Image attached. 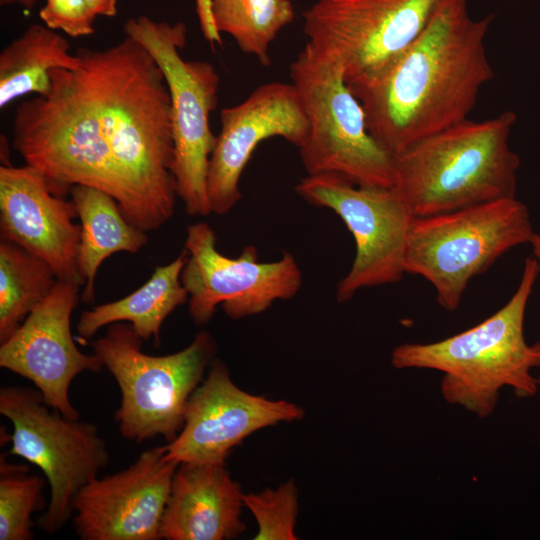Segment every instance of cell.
I'll return each mask as SVG.
<instances>
[{"label":"cell","instance_id":"6da1fadb","mask_svg":"<svg viewBox=\"0 0 540 540\" xmlns=\"http://www.w3.org/2000/svg\"><path fill=\"white\" fill-rule=\"evenodd\" d=\"M75 69L50 71L46 95L22 101L13 148L65 198L74 185L112 196L149 232L174 214L171 99L150 53L125 35L104 49L80 48Z\"/></svg>","mask_w":540,"mask_h":540},{"label":"cell","instance_id":"7a4b0ae2","mask_svg":"<svg viewBox=\"0 0 540 540\" xmlns=\"http://www.w3.org/2000/svg\"><path fill=\"white\" fill-rule=\"evenodd\" d=\"M493 21L470 16L466 0H443L424 31L374 76L351 85L370 133L398 155L467 119L494 77L485 39Z\"/></svg>","mask_w":540,"mask_h":540},{"label":"cell","instance_id":"3957f363","mask_svg":"<svg viewBox=\"0 0 540 540\" xmlns=\"http://www.w3.org/2000/svg\"><path fill=\"white\" fill-rule=\"evenodd\" d=\"M537 260L527 257L518 287L509 301L481 323L431 343H403L391 352L396 369H431L443 374L444 400L479 418L495 411L500 391L512 389L518 398L539 392L540 342L529 344L524 319L539 275Z\"/></svg>","mask_w":540,"mask_h":540},{"label":"cell","instance_id":"277c9868","mask_svg":"<svg viewBox=\"0 0 540 540\" xmlns=\"http://www.w3.org/2000/svg\"><path fill=\"white\" fill-rule=\"evenodd\" d=\"M516 114L468 119L396 155L395 188L413 217L515 197L520 165L508 139Z\"/></svg>","mask_w":540,"mask_h":540},{"label":"cell","instance_id":"5b68a950","mask_svg":"<svg viewBox=\"0 0 540 540\" xmlns=\"http://www.w3.org/2000/svg\"><path fill=\"white\" fill-rule=\"evenodd\" d=\"M534 233L528 207L516 197L413 217L405 273L426 279L434 287L439 305L455 311L475 276L510 249L530 244Z\"/></svg>","mask_w":540,"mask_h":540},{"label":"cell","instance_id":"8992f818","mask_svg":"<svg viewBox=\"0 0 540 540\" xmlns=\"http://www.w3.org/2000/svg\"><path fill=\"white\" fill-rule=\"evenodd\" d=\"M108 326L92 347L120 388L121 403L115 413L120 433L137 443L157 436L173 441L183 426L190 395L214 360L213 336L202 330L184 349L152 356L142 351L143 339L130 324Z\"/></svg>","mask_w":540,"mask_h":540},{"label":"cell","instance_id":"52a82bcc","mask_svg":"<svg viewBox=\"0 0 540 540\" xmlns=\"http://www.w3.org/2000/svg\"><path fill=\"white\" fill-rule=\"evenodd\" d=\"M290 76L309 124L298 148L308 175L335 173L360 186L394 187L396 155L370 133L342 68L306 43Z\"/></svg>","mask_w":540,"mask_h":540},{"label":"cell","instance_id":"ba28073f","mask_svg":"<svg viewBox=\"0 0 540 540\" xmlns=\"http://www.w3.org/2000/svg\"><path fill=\"white\" fill-rule=\"evenodd\" d=\"M123 29L125 35L150 53L167 83L177 196L188 215L207 216L212 213L207 174L216 142L209 117L217 105L220 76L210 62L185 60L181 56L187 42V29L182 22L156 21L141 15L129 18Z\"/></svg>","mask_w":540,"mask_h":540},{"label":"cell","instance_id":"9c48e42d","mask_svg":"<svg viewBox=\"0 0 540 540\" xmlns=\"http://www.w3.org/2000/svg\"><path fill=\"white\" fill-rule=\"evenodd\" d=\"M0 413L13 426L9 453L39 467L49 483V503L37 526L54 534L73 516L79 491L107 467V444L97 426L51 408L38 389L2 387Z\"/></svg>","mask_w":540,"mask_h":540},{"label":"cell","instance_id":"30bf717a","mask_svg":"<svg viewBox=\"0 0 540 540\" xmlns=\"http://www.w3.org/2000/svg\"><path fill=\"white\" fill-rule=\"evenodd\" d=\"M443 0H317L303 12L314 49L336 62L348 85L397 58L424 31Z\"/></svg>","mask_w":540,"mask_h":540},{"label":"cell","instance_id":"8fae6325","mask_svg":"<svg viewBox=\"0 0 540 540\" xmlns=\"http://www.w3.org/2000/svg\"><path fill=\"white\" fill-rule=\"evenodd\" d=\"M295 191L308 203L334 211L354 238L355 257L338 284V302L363 288L401 280L413 216L395 187L360 186L339 174L319 173L303 178Z\"/></svg>","mask_w":540,"mask_h":540},{"label":"cell","instance_id":"7c38bea8","mask_svg":"<svg viewBox=\"0 0 540 540\" xmlns=\"http://www.w3.org/2000/svg\"><path fill=\"white\" fill-rule=\"evenodd\" d=\"M186 261L181 281L188 292V312L197 325L209 322L221 305L231 319L266 311L276 300L293 298L302 273L295 257L285 252L273 262H259L254 246L237 258L217 250L215 231L204 222L187 227Z\"/></svg>","mask_w":540,"mask_h":540},{"label":"cell","instance_id":"4fadbf2b","mask_svg":"<svg viewBox=\"0 0 540 540\" xmlns=\"http://www.w3.org/2000/svg\"><path fill=\"white\" fill-rule=\"evenodd\" d=\"M303 416V409L292 402L240 389L225 363L214 359L206 378L187 401L179 434L163 445L165 458L178 463L225 465L233 448L250 434Z\"/></svg>","mask_w":540,"mask_h":540},{"label":"cell","instance_id":"5bb4252c","mask_svg":"<svg viewBox=\"0 0 540 540\" xmlns=\"http://www.w3.org/2000/svg\"><path fill=\"white\" fill-rule=\"evenodd\" d=\"M79 288L57 280L50 294L0 343V366L30 380L48 406L73 419L79 413L69 397L72 380L104 367L95 353H82L72 336L71 316Z\"/></svg>","mask_w":540,"mask_h":540},{"label":"cell","instance_id":"9a60e30c","mask_svg":"<svg viewBox=\"0 0 540 540\" xmlns=\"http://www.w3.org/2000/svg\"><path fill=\"white\" fill-rule=\"evenodd\" d=\"M178 462L164 446L142 452L126 469L95 478L77 494L73 523L82 540H159Z\"/></svg>","mask_w":540,"mask_h":540},{"label":"cell","instance_id":"2e32d148","mask_svg":"<svg viewBox=\"0 0 540 540\" xmlns=\"http://www.w3.org/2000/svg\"><path fill=\"white\" fill-rule=\"evenodd\" d=\"M220 125L209 161L207 192L211 212L224 215L241 199L240 178L258 145L281 137L300 148L309 124L295 86L271 82L223 108Z\"/></svg>","mask_w":540,"mask_h":540},{"label":"cell","instance_id":"e0dca14e","mask_svg":"<svg viewBox=\"0 0 540 540\" xmlns=\"http://www.w3.org/2000/svg\"><path fill=\"white\" fill-rule=\"evenodd\" d=\"M72 200L55 195L31 165L0 167V237L47 262L58 280L85 284L78 268L81 226Z\"/></svg>","mask_w":540,"mask_h":540},{"label":"cell","instance_id":"ac0fdd59","mask_svg":"<svg viewBox=\"0 0 540 540\" xmlns=\"http://www.w3.org/2000/svg\"><path fill=\"white\" fill-rule=\"evenodd\" d=\"M244 494L224 465L179 463L162 519L166 540H229L240 535Z\"/></svg>","mask_w":540,"mask_h":540},{"label":"cell","instance_id":"d6986e66","mask_svg":"<svg viewBox=\"0 0 540 540\" xmlns=\"http://www.w3.org/2000/svg\"><path fill=\"white\" fill-rule=\"evenodd\" d=\"M186 257L184 250L170 263L156 267L151 277L134 292L84 311L77 324L79 338L88 340L106 325L129 322L144 341L153 338L158 346L164 320L178 306L188 302L189 295L181 281Z\"/></svg>","mask_w":540,"mask_h":540},{"label":"cell","instance_id":"ffe728a7","mask_svg":"<svg viewBox=\"0 0 540 540\" xmlns=\"http://www.w3.org/2000/svg\"><path fill=\"white\" fill-rule=\"evenodd\" d=\"M69 194L80 219L78 268L85 281L81 300L94 302L95 277L103 261L116 252L135 254L148 242L147 232L130 223L106 192L74 185Z\"/></svg>","mask_w":540,"mask_h":540},{"label":"cell","instance_id":"44dd1931","mask_svg":"<svg viewBox=\"0 0 540 540\" xmlns=\"http://www.w3.org/2000/svg\"><path fill=\"white\" fill-rule=\"evenodd\" d=\"M79 65L64 36L46 25H30L0 53L1 109L27 94L46 95L51 70Z\"/></svg>","mask_w":540,"mask_h":540},{"label":"cell","instance_id":"7402d4cb","mask_svg":"<svg viewBox=\"0 0 540 540\" xmlns=\"http://www.w3.org/2000/svg\"><path fill=\"white\" fill-rule=\"evenodd\" d=\"M57 277L50 265L25 248L0 242V343L50 294Z\"/></svg>","mask_w":540,"mask_h":540},{"label":"cell","instance_id":"603a6c76","mask_svg":"<svg viewBox=\"0 0 540 540\" xmlns=\"http://www.w3.org/2000/svg\"><path fill=\"white\" fill-rule=\"evenodd\" d=\"M214 24L230 35L240 50L267 66L278 33L295 17L291 0H210Z\"/></svg>","mask_w":540,"mask_h":540},{"label":"cell","instance_id":"cb8c5ba5","mask_svg":"<svg viewBox=\"0 0 540 540\" xmlns=\"http://www.w3.org/2000/svg\"><path fill=\"white\" fill-rule=\"evenodd\" d=\"M27 471L26 466L10 465L1 457L0 540L32 539L31 515L47 507L43 479Z\"/></svg>","mask_w":540,"mask_h":540},{"label":"cell","instance_id":"d4e9b609","mask_svg":"<svg viewBox=\"0 0 540 540\" xmlns=\"http://www.w3.org/2000/svg\"><path fill=\"white\" fill-rule=\"evenodd\" d=\"M243 501L258 524L255 540L297 539L298 491L294 481L289 480L277 489L244 494Z\"/></svg>","mask_w":540,"mask_h":540},{"label":"cell","instance_id":"484cf974","mask_svg":"<svg viewBox=\"0 0 540 540\" xmlns=\"http://www.w3.org/2000/svg\"><path fill=\"white\" fill-rule=\"evenodd\" d=\"M39 16L44 25L72 38L94 33L96 17L85 0H45Z\"/></svg>","mask_w":540,"mask_h":540},{"label":"cell","instance_id":"4316f807","mask_svg":"<svg viewBox=\"0 0 540 540\" xmlns=\"http://www.w3.org/2000/svg\"><path fill=\"white\" fill-rule=\"evenodd\" d=\"M195 6L203 37L212 47L222 45V36L213 21L210 0H195Z\"/></svg>","mask_w":540,"mask_h":540},{"label":"cell","instance_id":"83f0119b","mask_svg":"<svg viewBox=\"0 0 540 540\" xmlns=\"http://www.w3.org/2000/svg\"><path fill=\"white\" fill-rule=\"evenodd\" d=\"M117 1L118 0H85L87 6L95 17H112L117 15Z\"/></svg>","mask_w":540,"mask_h":540},{"label":"cell","instance_id":"f1b7e54d","mask_svg":"<svg viewBox=\"0 0 540 540\" xmlns=\"http://www.w3.org/2000/svg\"><path fill=\"white\" fill-rule=\"evenodd\" d=\"M532 247L533 257L537 260L540 268V232H535L533 238L530 242ZM539 382V392H540V377L538 378Z\"/></svg>","mask_w":540,"mask_h":540},{"label":"cell","instance_id":"f546056e","mask_svg":"<svg viewBox=\"0 0 540 540\" xmlns=\"http://www.w3.org/2000/svg\"><path fill=\"white\" fill-rule=\"evenodd\" d=\"M38 0H0L2 6L19 5L25 9H32Z\"/></svg>","mask_w":540,"mask_h":540}]
</instances>
